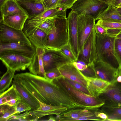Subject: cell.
Returning a JSON list of instances; mask_svg holds the SVG:
<instances>
[{"mask_svg": "<svg viewBox=\"0 0 121 121\" xmlns=\"http://www.w3.org/2000/svg\"><path fill=\"white\" fill-rule=\"evenodd\" d=\"M94 28L96 34L100 36H104L106 35V29L101 25L96 23L94 26Z\"/></svg>", "mask_w": 121, "mask_h": 121, "instance_id": "obj_40", "label": "cell"}, {"mask_svg": "<svg viewBox=\"0 0 121 121\" xmlns=\"http://www.w3.org/2000/svg\"><path fill=\"white\" fill-rule=\"evenodd\" d=\"M52 82L79 104L82 108L95 110L102 107L104 104L99 97L95 98L84 94L70 84L63 76L55 78Z\"/></svg>", "mask_w": 121, "mask_h": 121, "instance_id": "obj_2", "label": "cell"}, {"mask_svg": "<svg viewBox=\"0 0 121 121\" xmlns=\"http://www.w3.org/2000/svg\"><path fill=\"white\" fill-rule=\"evenodd\" d=\"M94 64L97 78L111 83L116 81L119 75L118 68L100 60H96Z\"/></svg>", "mask_w": 121, "mask_h": 121, "instance_id": "obj_13", "label": "cell"}, {"mask_svg": "<svg viewBox=\"0 0 121 121\" xmlns=\"http://www.w3.org/2000/svg\"><path fill=\"white\" fill-rule=\"evenodd\" d=\"M80 71L84 75L86 76L97 77L94 63L90 65L87 66L86 69Z\"/></svg>", "mask_w": 121, "mask_h": 121, "instance_id": "obj_37", "label": "cell"}, {"mask_svg": "<svg viewBox=\"0 0 121 121\" xmlns=\"http://www.w3.org/2000/svg\"><path fill=\"white\" fill-rule=\"evenodd\" d=\"M78 15L71 10L67 18L69 35V41L73 54L77 58L79 54L77 30V22Z\"/></svg>", "mask_w": 121, "mask_h": 121, "instance_id": "obj_14", "label": "cell"}, {"mask_svg": "<svg viewBox=\"0 0 121 121\" xmlns=\"http://www.w3.org/2000/svg\"><path fill=\"white\" fill-rule=\"evenodd\" d=\"M0 9L2 17L19 13H27L15 0H4L0 5Z\"/></svg>", "mask_w": 121, "mask_h": 121, "instance_id": "obj_21", "label": "cell"}, {"mask_svg": "<svg viewBox=\"0 0 121 121\" xmlns=\"http://www.w3.org/2000/svg\"><path fill=\"white\" fill-rule=\"evenodd\" d=\"M14 106L15 112L13 115H18L22 112L29 111L32 109L21 97Z\"/></svg>", "mask_w": 121, "mask_h": 121, "instance_id": "obj_30", "label": "cell"}, {"mask_svg": "<svg viewBox=\"0 0 121 121\" xmlns=\"http://www.w3.org/2000/svg\"><path fill=\"white\" fill-rule=\"evenodd\" d=\"M32 58L13 53L0 55V59L6 67L15 71L25 70L30 65Z\"/></svg>", "mask_w": 121, "mask_h": 121, "instance_id": "obj_8", "label": "cell"}, {"mask_svg": "<svg viewBox=\"0 0 121 121\" xmlns=\"http://www.w3.org/2000/svg\"><path fill=\"white\" fill-rule=\"evenodd\" d=\"M2 18L3 23L6 25L16 29L22 30L29 16L27 13H21L3 16Z\"/></svg>", "mask_w": 121, "mask_h": 121, "instance_id": "obj_18", "label": "cell"}, {"mask_svg": "<svg viewBox=\"0 0 121 121\" xmlns=\"http://www.w3.org/2000/svg\"><path fill=\"white\" fill-rule=\"evenodd\" d=\"M99 97L104 102V106L121 107V81L117 80L110 84Z\"/></svg>", "mask_w": 121, "mask_h": 121, "instance_id": "obj_10", "label": "cell"}, {"mask_svg": "<svg viewBox=\"0 0 121 121\" xmlns=\"http://www.w3.org/2000/svg\"><path fill=\"white\" fill-rule=\"evenodd\" d=\"M61 51L73 62L76 61L77 59L71 50L69 42L60 50Z\"/></svg>", "mask_w": 121, "mask_h": 121, "instance_id": "obj_33", "label": "cell"}, {"mask_svg": "<svg viewBox=\"0 0 121 121\" xmlns=\"http://www.w3.org/2000/svg\"><path fill=\"white\" fill-rule=\"evenodd\" d=\"M118 68V70L119 74L121 75V65H119Z\"/></svg>", "mask_w": 121, "mask_h": 121, "instance_id": "obj_50", "label": "cell"}, {"mask_svg": "<svg viewBox=\"0 0 121 121\" xmlns=\"http://www.w3.org/2000/svg\"><path fill=\"white\" fill-rule=\"evenodd\" d=\"M4 0H0V5L2 4Z\"/></svg>", "mask_w": 121, "mask_h": 121, "instance_id": "obj_54", "label": "cell"}, {"mask_svg": "<svg viewBox=\"0 0 121 121\" xmlns=\"http://www.w3.org/2000/svg\"><path fill=\"white\" fill-rule=\"evenodd\" d=\"M116 7L117 8L121 7V4L118 5Z\"/></svg>", "mask_w": 121, "mask_h": 121, "instance_id": "obj_55", "label": "cell"}, {"mask_svg": "<svg viewBox=\"0 0 121 121\" xmlns=\"http://www.w3.org/2000/svg\"><path fill=\"white\" fill-rule=\"evenodd\" d=\"M61 76L58 69L56 68L45 72L44 77L48 80L52 81L54 79Z\"/></svg>", "mask_w": 121, "mask_h": 121, "instance_id": "obj_35", "label": "cell"}, {"mask_svg": "<svg viewBox=\"0 0 121 121\" xmlns=\"http://www.w3.org/2000/svg\"><path fill=\"white\" fill-rule=\"evenodd\" d=\"M12 85L14 86L20 97L32 109L40 107L38 100L26 91L18 82L13 80Z\"/></svg>", "mask_w": 121, "mask_h": 121, "instance_id": "obj_22", "label": "cell"}, {"mask_svg": "<svg viewBox=\"0 0 121 121\" xmlns=\"http://www.w3.org/2000/svg\"></svg>", "mask_w": 121, "mask_h": 121, "instance_id": "obj_56", "label": "cell"}, {"mask_svg": "<svg viewBox=\"0 0 121 121\" xmlns=\"http://www.w3.org/2000/svg\"><path fill=\"white\" fill-rule=\"evenodd\" d=\"M121 4V0H114L113 5L116 7Z\"/></svg>", "mask_w": 121, "mask_h": 121, "instance_id": "obj_48", "label": "cell"}, {"mask_svg": "<svg viewBox=\"0 0 121 121\" xmlns=\"http://www.w3.org/2000/svg\"><path fill=\"white\" fill-rule=\"evenodd\" d=\"M106 30V35L115 38L121 33V28L108 29Z\"/></svg>", "mask_w": 121, "mask_h": 121, "instance_id": "obj_42", "label": "cell"}, {"mask_svg": "<svg viewBox=\"0 0 121 121\" xmlns=\"http://www.w3.org/2000/svg\"><path fill=\"white\" fill-rule=\"evenodd\" d=\"M116 38L121 39V33L118 35Z\"/></svg>", "mask_w": 121, "mask_h": 121, "instance_id": "obj_53", "label": "cell"}, {"mask_svg": "<svg viewBox=\"0 0 121 121\" xmlns=\"http://www.w3.org/2000/svg\"><path fill=\"white\" fill-rule=\"evenodd\" d=\"M84 76L87 82V88L91 96L95 98L99 97L111 83L97 77Z\"/></svg>", "mask_w": 121, "mask_h": 121, "instance_id": "obj_16", "label": "cell"}, {"mask_svg": "<svg viewBox=\"0 0 121 121\" xmlns=\"http://www.w3.org/2000/svg\"><path fill=\"white\" fill-rule=\"evenodd\" d=\"M96 37L94 27L77 58L78 60L85 62L87 66L93 64L97 59Z\"/></svg>", "mask_w": 121, "mask_h": 121, "instance_id": "obj_11", "label": "cell"}, {"mask_svg": "<svg viewBox=\"0 0 121 121\" xmlns=\"http://www.w3.org/2000/svg\"><path fill=\"white\" fill-rule=\"evenodd\" d=\"M99 20L121 23V15L116 7L113 5H111L99 15L96 21Z\"/></svg>", "mask_w": 121, "mask_h": 121, "instance_id": "obj_24", "label": "cell"}, {"mask_svg": "<svg viewBox=\"0 0 121 121\" xmlns=\"http://www.w3.org/2000/svg\"><path fill=\"white\" fill-rule=\"evenodd\" d=\"M39 102L40 107L33 110L35 114L38 119L48 115H60L68 109L66 107L53 106L45 104L39 101Z\"/></svg>", "mask_w": 121, "mask_h": 121, "instance_id": "obj_20", "label": "cell"}, {"mask_svg": "<svg viewBox=\"0 0 121 121\" xmlns=\"http://www.w3.org/2000/svg\"><path fill=\"white\" fill-rule=\"evenodd\" d=\"M108 7L100 0H76L71 9L78 15H83L91 16L95 20Z\"/></svg>", "mask_w": 121, "mask_h": 121, "instance_id": "obj_5", "label": "cell"}, {"mask_svg": "<svg viewBox=\"0 0 121 121\" xmlns=\"http://www.w3.org/2000/svg\"><path fill=\"white\" fill-rule=\"evenodd\" d=\"M65 78L67 82L75 88L88 95L92 96L87 89L83 86L78 82Z\"/></svg>", "mask_w": 121, "mask_h": 121, "instance_id": "obj_36", "label": "cell"}, {"mask_svg": "<svg viewBox=\"0 0 121 121\" xmlns=\"http://www.w3.org/2000/svg\"><path fill=\"white\" fill-rule=\"evenodd\" d=\"M106 3L108 6L113 5L114 0H100Z\"/></svg>", "mask_w": 121, "mask_h": 121, "instance_id": "obj_47", "label": "cell"}, {"mask_svg": "<svg viewBox=\"0 0 121 121\" xmlns=\"http://www.w3.org/2000/svg\"><path fill=\"white\" fill-rule=\"evenodd\" d=\"M12 107L6 104L0 105V116H2L5 112L9 110Z\"/></svg>", "mask_w": 121, "mask_h": 121, "instance_id": "obj_45", "label": "cell"}, {"mask_svg": "<svg viewBox=\"0 0 121 121\" xmlns=\"http://www.w3.org/2000/svg\"><path fill=\"white\" fill-rule=\"evenodd\" d=\"M60 0H41L46 10L56 8Z\"/></svg>", "mask_w": 121, "mask_h": 121, "instance_id": "obj_38", "label": "cell"}, {"mask_svg": "<svg viewBox=\"0 0 121 121\" xmlns=\"http://www.w3.org/2000/svg\"><path fill=\"white\" fill-rule=\"evenodd\" d=\"M102 111L106 114L108 118L106 121H121V107L103 106Z\"/></svg>", "mask_w": 121, "mask_h": 121, "instance_id": "obj_26", "label": "cell"}, {"mask_svg": "<svg viewBox=\"0 0 121 121\" xmlns=\"http://www.w3.org/2000/svg\"><path fill=\"white\" fill-rule=\"evenodd\" d=\"M72 109L69 111L63 113L60 115V117H65L73 118L91 117L94 116V112L88 109Z\"/></svg>", "mask_w": 121, "mask_h": 121, "instance_id": "obj_27", "label": "cell"}, {"mask_svg": "<svg viewBox=\"0 0 121 121\" xmlns=\"http://www.w3.org/2000/svg\"><path fill=\"white\" fill-rule=\"evenodd\" d=\"M14 80L39 101L45 104L58 106L63 98L62 90L44 77L26 72L16 74Z\"/></svg>", "mask_w": 121, "mask_h": 121, "instance_id": "obj_1", "label": "cell"}, {"mask_svg": "<svg viewBox=\"0 0 121 121\" xmlns=\"http://www.w3.org/2000/svg\"><path fill=\"white\" fill-rule=\"evenodd\" d=\"M117 9L119 13L121 15V7L116 8Z\"/></svg>", "mask_w": 121, "mask_h": 121, "instance_id": "obj_51", "label": "cell"}, {"mask_svg": "<svg viewBox=\"0 0 121 121\" xmlns=\"http://www.w3.org/2000/svg\"><path fill=\"white\" fill-rule=\"evenodd\" d=\"M17 2L28 15V19L40 14L46 10L41 1L29 0Z\"/></svg>", "mask_w": 121, "mask_h": 121, "instance_id": "obj_19", "label": "cell"}, {"mask_svg": "<svg viewBox=\"0 0 121 121\" xmlns=\"http://www.w3.org/2000/svg\"><path fill=\"white\" fill-rule=\"evenodd\" d=\"M45 50L42 59L46 72L57 68L65 64L73 62L60 50Z\"/></svg>", "mask_w": 121, "mask_h": 121, "instance_id": "obj_6", "label": "cell"}, {"mask_svg": "<svg viewBox=\"0 0 121 121\" xmlns=\"http://www.w3.org/2000/svg\"><path fill=\"white\" fill-rule=\"evenodd\" d=\"M61 76L78 82L86 88L87 82L84 75L73 65L67 63L57 68Z\"/></svg>", "mask_w": 121, "mask_h": 121, "instance_id": "obj_15", "label": "cell"}, {"mask_svg": "<svg viewBox=\"0 0 121 121\" xmlns=\"http://www.w3.org/2000/svg\"><path fill=\"white\" fill-rule=\"evenodd\" d=\"M94 114L96 117L102 119V121H106L108 117L107 115L102 110H99L98 108L95 110Z\"/></svg>", "mask_w": 121, "mask_h": 121, "instance_id": "obj_44", "label": "cell"}, {"mask_svg": "<svg viewBox=\"0 0 121 121\" xmlns=\"http://www.w3.org/2000/svg\"><path fill=\"white\" fill-rule=\"evenodd\" d=\"M22 42L31 44L22 30L9 27L4 23L2 20L0 24V43Z\"/></svg>", "mask_w": 121, "mask_h": 121, "instance_id": "obj_9", "label": "cell"}, {"mask_svg": "<svg viewBox=\"0 0 121 121\" xmlns=\"http://www.w3.org/2000/svg\"><path fill=\"white\" fill-rule=\"evenodd\" d=\"M45 52L44 49L36 48L35 55L32 58L28 67L30 73L33 74L44 77L45 73L43 64L42 57Z\"/></svg>", "mask_w": 121, "mask_h": 121, "instance_id": "obj_17", "label": "cell"}, {"mask_svg": "<svg viewBox=\"0 0 121 121\" xmlns=\"http://www.w3.org/2000/svg\"><path fill=\"white\" fill-rule=\"evenodd\" d=\"M96 23L101 25L106 29L121 28V22L107 21L99 20Z\"/></svg>", "mask_w": 121, "mask_h": 121, "instance_id": "obj_31", "label": "cell"}, {"mask_svg": "<svg viewBox=\"0 0 121 121\" xmlns=\"http://www.w3.org/2000/svg\"><path fill=\"white\" fill-rule=\"evenodd\" d=\"M58 118L59 121H72L83 120H94L97 121H102L100 118L94 116L86 117H83L78 118H73L65 117H60Z\"/></svg>", "mask_w": 121, "mask_h": 121, "instance_id": "obj_34", "label": "cell"}, {"mask_svg": "<svg viewBox=\"0 0 121 121\" xmlns=\"http://www.w3.org/2000/svg\"><path fill=\"white\" fill-rule=\"evenodd\" d=\"M95 20L92 17L85 15H78L77 30L78 49L79 53L95 24Z\"/></svg>", "mask_w": 121, "mask_h": 121, "instance_id": "obj_7", "label": "cell"}, {"mask_svg": "<svg viewBox=\"0 0 121 121\" xmlns=\"http://www.w3.org/2000/svg\"><path fill=\"white\" fill-rule=\"evenodd\" d=\"M15 112V109L14 107H12L9 110L0 117V121H7V119L10 116L13 115Z\"/></svg>", "mask_w": 121, "mask_h": 121, "instance_id": "obj_41", "label": "cell"}, {"mask_svg": "<svg viewBox=\"0 0 121 121\" xmlns=\"http://www.w3.org/2000/svg\"><path fill=\"white\" fill-rule=\"evenodd\" d=\"M47 121H56V119H55L54 117L51 116L49 117L48 120H47Z\"/></svg>", "mask_w": 121, "mask_h": 121, "instance_id": "obj_49", "label": "cell"}, {"mask_svg": "<svg viewBox=\"0 0 121 121\" xmlns=\"http://www.w3.org/2000/svg\"><path fill=\"white\" fill-rule=\"evenodd\" d=\"M69 41L68 23L66 17H56L54 26L48 34L46 46L47 49L60 50Z\"/></svg>", "mask_w": 121, "mask_h": 121, "instance_id": "obj_3", "label": "cell"}, {"mask_svg": "<svg viewBox=\"0 0 121 121\" xmlns=\"http://www.w3.org/2000/svg\"><path fill=\"white\" fill-rule=\"evenodd\" d=\"M15 71L10 69L1 77L0 81V94L8 89L11 85L13 79L15 76Z\"/></svg>", "mask_w": 121, "mask_h": 121, "instance_id": "obj_28", "label": "cell"}, {"mask_svg": "<svg viewBox=\"0 0 121 121\" xmlns=\"http://www.w3.org/2000/svg\"><path fill=\"white\" fill-rule=\"evenodd\" d=\"M67 10L64 7L58 6L55 8L45 10L42 13L33 17L47 18L66 17Z\"/></svg>", "mask_w": 121, "mask_h": 121, "instance_id": "obj_25", "label": "cell"}, {"mask_svg": "<svg viewBox=\"0 0 121 121\" xmlns=\"http://www.w3.org/2000/svg\"><path fill=\"white\" fill-rule=\"evenodd\" d=\"M115 58L119 65H121V39L116 38L114 43Z\"/></svg>", "mask_w": 121, "mask_h": 121, "instance_id": "obj_32", "label": "cell"}, {"mask_svg": "<svg viewBox=\"0 0 121 121\" xmlns=\"http://www.w3.org/2000/svg\"><path fill=\"white\" fill-rule=\"evenodd\" d=\"M76 0H60L58 5L68 9L71 8Z\"/></svg>", "mask_w": 121, "mask_h": 121, "instance_id": "obj_39", "label": "cell"}, {"mask_svg": "<svg viewBox=\"0 0 121 121\" xmlns=\"http://www.w3.org/2000/svg\"><path fill=\"white\" fill-rule=\"evenodd\" d=\"M17 1H29V0H35V1H41V0H15Z\"/></svg>", "mask_w": 121, "mask_h": 121, "instance_id": "obj_52", "label": "cell"}, {"mask_svg": "<svg viewBox=\"0 0 121 121\" xmlns=\"http://www.w3.org/2000/svg\"><path fill=\"white\" fill-rule=\"evenodd\" d=\"M20 97L16 88L12 85L6 91L0 94V105L4 104L13 99Z\"/></svg>", "mask_w": 121, "mask_h": 121, "instance_id": "obj_29", "label": "cell"}, {"mask_svg": "<svg viewBox=\"0 0 121 121\" xmlns=\"http://www.w3.org/2000/svg\"><path fill=\"white\" fill-rule=\"evenodd\" d=\"M74 65L78 70L82 71L87 67L85 63L83 61L78 60L72 62Z\"/></svg>", "mask_w": 121, "mask_h": 121, "instance_id": "obj_43", "label": "cell"}, {"mask_svg": "<svg viewBox=\"0 0 121 121\" xmlns=\"http://www.w3.org/2000/svg\"><path fill=\"white\" fill-rule=\"evenodd\" d=\"M48 35L38 28L28 38L31 44L36 48L47 49L46 44Z\"/></svg>", "mask_w": 121, "mask_h": 121, "instance_id": "obj_23", "label": "cell"}, {"mask_svg": "<svg viewBox=\"0 0 121 121\" xmlns=\"http://www.w3.org/2000/svg\"><path fill=\"white\" fill-rule=\"evenodd\" d=\"M20 98H16L13 99L6 103L4 104L8 105L11 107L15 105L17 100Z\"/></svg>", "mask_w": 121, "mask_h": 121, "instance_id": "obj_46", "label": "cell"}, {"mask_svg": "<svg viewBox=\"0 0 121 121\" xmlns=\"http://www.w3.org/2000/svg\"><path fill=\"white\" fill-rule=\"evenodd\" d=\"M36 49L31 44L23 42L0 43V55L13 53L32 58L36 52Z\"/></svg>", "mask_w": 121, "mask_h": 121, "instance_id": "obj_12", "label": "cell"}, {"mask_svg": "<svg viewBox=\"0 0 121 121\" xmlns=\"http://www.w3.org/2000/svg\"><path fill=\"white\" fill-rule=\"evenodd\" d=\"M115 38L106 35L100 36L96 34V60L105 62L118 68L119 65L115 58L114 52Z\"/></svg>", "mask_w": 121, "mask_h": 121, "instance_id": "obj_4", "label": "cell"}]
</instances>
